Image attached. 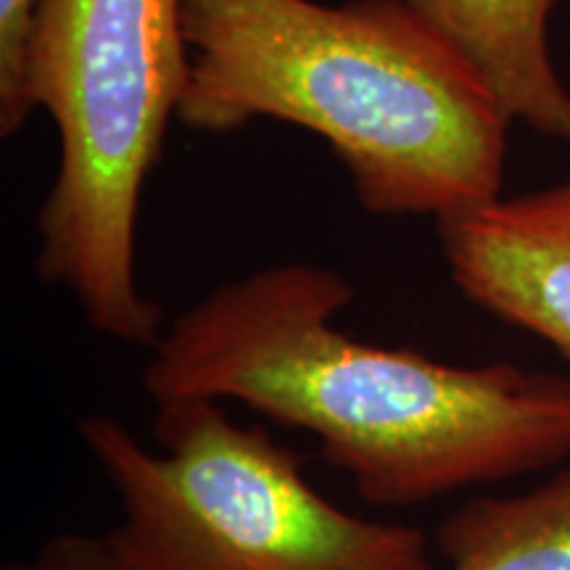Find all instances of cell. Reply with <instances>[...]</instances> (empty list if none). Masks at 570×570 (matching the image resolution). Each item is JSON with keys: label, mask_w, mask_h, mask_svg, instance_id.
<instances>
[{"label": "cell", "mask_w": 570, "mask_h": 570, "mask_svg": "<svg viewBox=\"0 0 570 570\" xmlns=\"http://www.w3.org/2000/svg\"><path fill=\"white\" fill-rule=\"evenodd\" d=\"M185 0H38L21 69L27 114L46 109L61 161L40 206V281L90 327L154 346L161 306L135 275L142 185L190 80Z\"/></svg>", "instance_id": "3"}, {"label": "cell", "mask_w": 570, "mask_h": 570, "mask_svg": "<svg viewBox=\"0 0 570 570\" xmlns=\"http://www.w3.org/2000/svg\"><path fill=\"white\" fill-rule=\"evenodd\" d=\"M38 0H0V132H19L30 114L21 101V69Z\"/></svg>", "instance_id": "8"}, {"label": "cell", "mask_w": 570, "mask_h": 570, "mask_svg": "<svg viewBox=\"0 0 570 570\" xmlns=\"http://www.w3.org/2000/svg\"><path fill=\"white\" fill-rule=\"evenodd\" d=\"M3 570H117L106 537L56 533L32 560L11 562Z\"/></svg>", "instance_id": "9"}, {"label": "cell", "mask_w": 570, "mask_h": 570, "mask_svg": "<svg viewBox=\"0 0 570 570\" xmlns=\"http://www.w3.org/2000/svg\"><path fill=\"white\" fill-rule=\"evenodd\" d=\"M352 298L346 277L315 265L217 285L161 333L142 386L154 404L244 402L312 433L373 508H417L570 460V377L365 344L336 327Z\"/></svg>", "instance_id": "1"}, {"label": "cell", "mask_w": 570, "mask_h": 570, "mask_svg": "<svg viewBox=\"0 0 570 570\" xmlns=\"http://www.w3.org/2000/svg\"><path fill=\"white\" fill-rule=\"evenodd\" d=\"M449 273L470 302L552 344L570 365V177L436 217Z\"/></svg>", "instance_id": "5"}, {"label": "cell", "mask_w": 570, "mask_h": 570, "mask_svg": "<svg viewBox=\"0 0 570 570\" xmlns=\"http://www.w3.org/2000/svg\"><path fill=\"white\" fill-rule=\"evenodd\" d=\"M77 431L122 504L104 533L117 570H433L423 531L327 502L294 449L217 399L156 404L161 452L114 417Z\"/></svg>", "instance_id": "4"}, {"label": "cell", "mask_w": 570, "mask_h": 570, "mask_svg": "<svg viewBox=\"0 0 570 570\" xmlns=\"http://www.w3.org/2000/svg\"><path fill=\"white\" fill-rule=\"evenodd\" d=\"M183 21L188 130L304 127L373 214L436 219L499 198L512 119L404 0H185Z\"/></svg>", "instance_id": "2"}, {"label": "cell", "mask_w": 570, "mask_h": 570, "mask_svg": "<svg viewBox=\"0 0 570 570\" xmlns=\"http://www.w3.org/2000/svg\"><path fill=\"white\" fill-rule=\"evenodd\" d=\"M481 77L504 114L570 142V92L547 48L554 0H404Z\"/></svg>", "instance_id": "6"}, {"label": "cell", "mask_w": 570, "mask_h": 570, "mask_svg": "<svg viewBox=\"0 0 570 570\" xmlns=\"http://www.w3.org/2000/svg\"><path fill=\"white\" fill-rule=\"evenodd\" d=\"M444 570H570V460L515 497H475L441 520Z\"/></svg>", "instance_id": "7"}]
</instances>
